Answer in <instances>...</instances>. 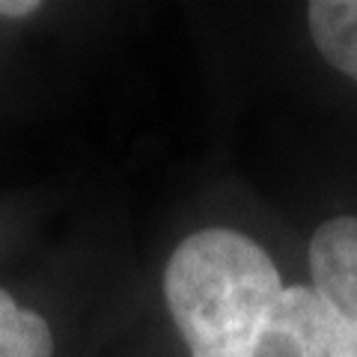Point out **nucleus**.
<instances>
[{"instance_id":"1","label":"nucleus","mask_w":357,"mask_h":357,"mask_svg":"<svg viewBox=\"0 0 357 357\" xmlns=\"http://www.w3.org/2000/svg\"><path fill=\"white\" fill-rule=\"evenodd\" d=\"M164 301L191 357H357V340L312 286H283L262 244L227 227L188 236Z\"/></svg>"},{"instance_id":"2","label":"nucleus","mask_w":357,"mask_h":357,"mask_svg":"<svg viewBox=\"0 0 357 357\" xmlns=\"http://www.w3.org/2000/svg\"><path fill=\"white\" fill-rule=\"evenodd\" d=\"M312 289L357 340V215L331 218L310 241Z\"/></svg>"},{"instance_id":"3","label":"nucleus","mask_w":357,"mask_h":357,"mask_svg":"<svg viewBox=\"0 0 357 357\" xmlns=\"http://www.w3.org/2000/svg\"><path fill=\"white\" fill-rule=\"evenodd\" d=\"M307 27L321 57L357 81V0H316L307 6Z\"/></svg>"},{"instance_id":"4","label":"nucleus","mask_w":357,"mask_h":357,"mask_svg":"<svg viewBox=\"0 0 357 357\" xmlns=\"http://www.w3.org/2000/svg\"><path fill=\"white\" fill-rule=\"evenodd\" d=\"M0 357H54V333L45 316L0 289Z\"/></svg>"},{"instance_id":"5","label":"nucleus","mask_w":357,"mask_h":357,"mask_svg":"<svg viewBox=\"0 0 357 357\" xmlns=\"http://www.w3.org/2000/svg\"><path fill=\"white\" fill-rule=\"evenodd\" d=\"M39 9H42L39 0H0V15L3 18H27L39 13Z\"/></svg>"}]
</instances>
